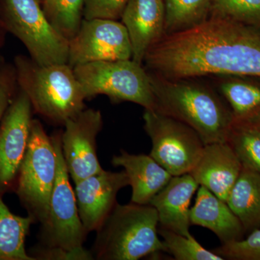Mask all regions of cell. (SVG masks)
<instances>
[{
	"mask_svg": "<svg viewBox=\"0 0 260 260\" xmlns=\"http://www.w3.org/2000/svg\"><path fill=\"white\" fill-rule=\"evenodd\" d=\"M143 65L149 73L169 79L260 78V28L209 17L192 28L165 34L147 51Z\"/></svg>",
	"mask_w": 260,
	"mask_h": 260,
	"instance_id": "obj_1",
	"label": "cell"
},
{
	"mask_svg": "<svg viewBox=\"0 0 260 260\" xmlns=\"http://www.w3.org/2000/svg\"><path fill=\"white\" fill-rule=\"evenodd\" d=\"M157 109L190 126L205 145L227 142L234 116L213 89L193 78L169 79L148 72Z\"/></svg>",
	"mask_w": 260,
	"mask_h": 260,
	"instance_id": "obj_2",
	"label": "cell"
},
{
	"mask_svg": "<svg viewBox=\"0 0 260 260\" xmlns=\"http://www.w3.org/2000/svg\"><path fill=\"white\" fill-rule=\"evenodd\" d=\"M18 87L28 96L32 110L57 125H64L85 109L81 85L68 63L41 65L30 56L14 59Z\"/></svg>",
	"mask_w": 260,
	"mask_h": 260,
	"instance_id": "obj_3",
	"label": "cell"
},
{
	"mask_svg": "<svg viewBox=\"0 0 260 260\" xmlns=\"http://www.w3.org/2000/svg\"><path fill=\"white\" fill-rule=\"evenodd\" d=\"M57 157V171L49 203L47 223L42 226L44 245L29 252L37 259H93L84 249L88 233L80 220L74 189L65 164L61 145V133L51 136Z\"/></svg>",
	"mask_w": 260,
	"mask_h": 260,
	"instance_id": "obj_4",
	"label": "cell"
},
{
	"mask_svg": "<svg viewBox=\"0 0 260 260\" xmlns=\"http://www.w3.org/2000/svg\"><path fill=\"white\" fill-rule=\"evenodd\" d=\"M157 210L150 205L116 203L96 231L93 257L99 260H138L165 251L158 237Z\"/></svg>",
	"mask_w": 260,
	"mask_h": 260,
	"instance_id": "obj_5",
	"label": "cell"
},
{
	"mask_svg": "<svg viewBox=\"0 0 260 260\" xmlns=\"http://www.w3.org/2000/svg\"><path fill=\"white\" fill-rule=\"evenodd\" d=\"M40 0H0V22L41 65L66 64L69 41L46 17Z\"/></svg>",
	"mask_w": 260,
	"mask_h": 260,
	"instance_id": "obj_6",
	"label": "cell"
},
{
	"mask_svg": "<svg viewBox=\"0 0 260 260\" xmlns=\"http://www.w3.org/2000/svg\"><path fill=\"white\" fill-rule=\"evenodd\" d=\"M57 171V157L51 137L42 123L32 119L28 148L20 166L15 191L36 222L47 223L49 203Z\"/></svg>",
	"mask_w": 260,
	"mask_h": 260,
	"instance_id": "obj_7",
	"label": "cell"
},
{
	"mask_svg": "<svg viewBox=\"0 0 260 260\" xmlns=\"http://www.w3.org/2000/svg\"><path fill=\"white\" fill-rule=\"evenodd\" d=\"M85 98L104 95L114 102H132L157 109L148 71L133 59L102 61L73 68Z\"/></svg>",
	"mask_w": 260,
	"mask_h": 260,
	"instance_id": "obj_8",
	"label": "cell"
},
{
	"mask_svg": "<svg viewBox=\"0 0 260 260\" xmlns=\"http://www.w3.org/2000/svg\"><path fill=\"white\" fill-rule=\"evenodd\" d=\"M143 121L152 141L150 156L173 177L189 174L205 146L198 133L156 109H145Z\"/></svg>",
	"mask_w": 260,
	"mask_h": 260,
	"instance_id": "obj_9",
	"label": "cell"
},
{
	"mask_svg": "<svg viewBox=\"0 0 260 260\" xmlns=\"http://www.w3.org/2000/svg\"><path fill=\"white\" fill-rule=\"evenodd\" d=\"M131 43L122 23L108 19H83L69 41L68 64L72 68L102 61L131 59Z\"/></svg>",
	"mask_w": 260,
	"mask_h": 260,
	"instance_id": "obj_10",
	"label": "cell"
},
{
	"mask_svg": "<svg viewBox=\"0 0 260 260\" xmlns=\"http://www.w3.org/2000/svg\"><path fill=\"white\" fill-rule=\"evenodd\" d=\"M32 106L19 89L0 122V193L15 191L20 166L28 148Z\"/></svg>",
	"mask_w": 260,
	"mask_h": 260,
	"instance_id": "obj_11",
	"label": "cell"
},
{
	"mask_svg": "<svg viewBox=\"0 0 260 260\" xmlns=\"http://www.w3.org/2000/svg\"><path fill=\"white\" fill-rule=\"evenodd\" d=\"M103 124L102 113L93 109H84L64 124L61 133V151L74 183L104 170L96 151V138Z\"/></svg>",
	"mask_w": 260,
	"mask_h": 260,
	"instance_id": "obj_12",
	"label": "cell"
},
{
	"mask_svg": "<svg viewBox=\"0 0 260 260\" xmlns=\"http://www.w3.org/2000/svg\"><path fill=\"white\" fill-rule=\"evenodd\" d=\"M75 193L80 220L87 233L96 232L117 203L118 192L129 185L124 171L103 170L75 183Z\"/></svg>",
	"mask_w": 260,
	"mask_h": 260,
	"instance_id": "obj_13",
	"label": "cell"
},
{
	"mask_svg": "<svg viewBox=\"0 0 260 260\" xmlns=\"http://www.w3.org/2000/svg\"><path fill=\"white\" fill-rule=\"evenodd\" d=\"M121 19L131 43L132 59L143 64L147 51L165 34L164 0H129Z\"/></svg>",
	"mask_w": 260,
	"mask_h": 260,
	"instance_id": "obj_14",
	"label": "cell"
},
{
	"mask_svg": "<svg viewBox=\"0 0 260 260\" xmlns=\"http://www.w3.org/2000/svg\"><path fill=\"white\" fill-rule=\"evenodd\" d=\"M242 169V162L230 145L225 142L205 145L189 174L200 186L226 202Z\"/></svg>",
	"mask_w": 260,
	"mask_h": 260,
	"instance_id": "obj_15",
	"label": "cell"
},
{
	"mask_svg": "<svg viewBox=\"0 0 260 260\" xmlns=\"http://www.w3.org/2000/svg\"><path fill=\"white\" fill-rule=\"evenodd\" d=\"M199 186L190 174L172 177L150 203L157 210L160 227L191 237L189 206Z\"/></svg>",
	"mask_w": 260,
	"mask_h": 260,
	"instance_id": "obj_16",
	"label": "cell"
},
{
	"mask_svg": "<svg viewBox=\"0 0 260 260\" xmlns=\"http://www.w3.org/2000/svg\"><path fill=\"white\" fill-rule=\"evenodd\" d=\"M112 162L114 167L124 169L132 187L131 203L135 204L150 205L173 177L150 155L121 150L119 155L113 156Z\"/></svg>",
	"mask_w": 260,
	"mask_h": 260,
	"instance_id": "obj_17",
	"label": "cell"
},
{
	"mask_svg": "<svg viewBox=\"0 0 260 260\" xmlns=\"http://www.w3.org/2000/svg\"><path fill=\"white\" fill-rule=\"evenodd\" d=\"M197 191L194 205L189 213L191 225L209 229L221 244L242 239L246 234L244 228L226 202L204 186H200Z\"/></svg>",
	"mask_w": 260,
	"mask_h": 260,
	"instance_id": "obj_18",
	"label": "cell"
},
{
	"mask_svg": "<svg viewBox=\"0 0 260 260\" xmlns=\"http://www.w3.org/2000/svg\"><path fill=\"white\" fill-rule=\"evenodd\" d=\"M219 90L234 116V122H249L260 114V78L225 75Z\"/></svg>",
	"mask_w": 260,
	"mask_h": 260,
	"instance_id": "obj_19",
	"label": "cell"
},
{
	"mask_svg": "<svg viewBox=\"0 0 260 260\" xmlns=\"http://www.w3.org/2000/svg\"><path fill=\"white\" fill-rule=\"evenodd\" d=\"M226 203L246 234L260 229V174L242 167Z\"/></svg>",
	"mask_w": 260,
	"mask_h": 260,
	"instance_id": "obj_20",
	"label": "cell"
},
{
	"mask_svg": "<svg viewBox=\"0 0 260 260\" xmlns=\"http://www.w3.org/2000/svg\"><path fill=\"white\" fill-rule=\"evenodd\" d=\"M0 193V260H35L25 249V239L32 217L19 216L10 211Z\"/></svg>",
	"mask_w": 260,
	"mask_h": 260,
	"instance_id": "obj_21",
	"label": "cell"
},
{
	"mask_svg": "<svg viewBox=\"0 0 260 260\" xmlns=\"http://www.w3.org/2000/svg\"><path fill=\"white\" fill-rule=\"evenodd\" d=\"M165 34L182 31L209 18L212 0H164ZM164 34V35H165Z\"/></svg>",
	"mask_w": 260,
	"mask_h": 260,
	"instance_id": "obj_22",
	"label": "cell"
},
{
	"mask_svg": "<svg viewBox=\"0 0 260 260\" xmlns=\"http://www.w3.org/2000/svg\"><path fill=\"white\" fill-rule=\"evenodd\" d=\"M43 10L51 25L70 41L83 20L84 0H43Z\"/></svg>",
	"mask_w": 260,
	"mask_h": 260,
	"instance_id": "obj_23",
	"label": "cell"
},
{
	"mask_svg": "<svg viewBox=\"0 0 260 260\" xmlns=\"http://www.w3.org/2000/svg\"><path fill=\"white\" fill-rule=\"evenodd\" d=\"M227 143L242 167L260 174V129L249 123L234 122Z\"/></svg>",
	"mask_w": 260,
	"mask_h": 260,
	"instance_id": "obj_24",
	"label": "cell"
},
{
	"mask_svg": "<svg viewBox=\"0 0 260 260\" xmlns=\"http://www.w3.org/2000/svg\"><path fill=\"white\" fill-rule=\"evenodd\" d=\"M158 232L164 239L166 252L175 259L224 260L213 251L205 249L192 236L185 237L162 227L158 228Z\"/></svg>",
	"mask_w": 260,
	"mask_h": 260,
	"instance_id": "obj_25",
	"label": "cell"
},
{
	"mask_svg": "<svg viewBox=\"0 0 260 260\" xmlns=\"http://www.w3.org/2000/svg\"><path fill=\"white\" fill-rule=\"evenodd\" d=\"M209 17L260 28V0H212Z\"/></svg>",
	"mask_w": 260,
	"mask_h": 260,
	"instance_id": "obj_26",
	"label": "cell"
},
{
	"mask_svg": "<svg viewBox=\"0 0 260 260\" xmlns=\"http://www.w3.org/2000/svg\"><path fill=\"white\" fill-rule=\"evenodd\" d=\"M212 251L224 259L260 260V229L241 240L222 244Z\"/></svg>",
	"mask_w": 260,
	"mask_h": 260,
	"instance_id": "obj_27",
	"label": "cell"
},
{
	"mask_svg": "<svg viewBox=\"0 0 260 260\" xmlns=\"http://www.w3.org/2000/svg\"><path fill=\"white\" fill-rule=\"evenodd\" d=\"M129 0H84L83 19H121Z\"/></svg>",
	"mask_w": 260,
	"mask_h": 260,
	"instance_id": "obj_28",
	"label": "cell"
},
{
	"mask_svg": "<svg viewBox=\"0 0 260 260\" xmlns=\"http://www.w3.org/2000/svg\"><path fill=\"white\" fill-rule=\"evenodd\" d=\"M18 87L13 66L3 65L0 71V122L5 111L14 97Z\"/></svg>",
	"mask_w": 260,
	"mask_h": 260,
	"instance_id": "obj_29",
	"label": "cell"
},
{
	"mask_svg": "<svg viewBox=\"0 0 260 260\" xmlns=\"http://www.w3.org/2000/svg\"><path fill=\"white\" fill-rule=\"evenodd\" d=\"M5 30L3 27L2 26L1 22H0V49L4 45L5 43Z\"/></svg>",
	"mask_w": 260,
	"mask_h": 260,
	"instance_id": "obj_30",
	"label": "cell"
},
{
	"mask_svg": "<svg viewBox=\"0 0 260 260\" xmlns=\"http://www.w3.org/2000/svg\"><path fill=\"white\" fill-rule=\"evenodd\" d=\"M246 123H249V124H253V125L256 126V127H257L258 129H260V114L259 115L256 116V118H254V119H253L252 121H249V122Z\"/></svg>",
	"mask_w": 260,
	"mask_h": 260,
	"instance_id": "obj_31",
	"label": "cell"
},
{
	"mask_svg": "<svg viewBox=\"0 0 260 260\" xmlns=\"http://www.w3.org/2000/svg\"><path fill=\"white\" fill-rule=\"evenodd\" d=\"M3 59H2V58L0 57V71H1L2 68H3Z\"/></svg>",
	"mask_w": 260,
	"mask_h": 260,
	"instance_id": "obj_32",
	"label": "cell"
},
{
	"mask_svg": "<svg viewBox=\"0 0 260 260\" xmlns=\"http://www.w3.org/2000/svg\"><path fill=\"white\" fill-rule=\"evenodd\" d=\"M41 3H42L43 0H40Z\"/></svg>",
	"mask_w": 260,
	"mask_h": 260,
	"instance_id": "obj_33",
	"label": "cell"
}]
</instances>
